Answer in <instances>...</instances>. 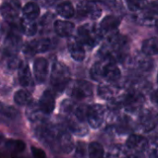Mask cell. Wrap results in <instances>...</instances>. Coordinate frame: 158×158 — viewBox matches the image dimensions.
Segmentation results:
<instances>
[{"label": "cell", "instance_id": "32", "mask_svg": "<svg viewBox=\"0 0 158 158\" xmlns=\"http://www.w3.org/2000/svg\"><path fill=\"white\" fill-rule=\"evenodd\" d=\"M131 129V120L127 116L121 117L117 122V131L119 133H125Z\"/></svg>", "mask_w": 158, "mask_h": 158}, {"label": "cell", "instance_id": "25", "mask_svg": "<svg viewBox=\"0 0 158 158\" xmlns=\"http://www.w3.org/2000/svg\"><path fill=\"white\" fill-rule=\"evenodd\" d=\"M88 156L89 158H104L105 150L103 145L98 142H93L88 146Z\"/></svg>", "mask_w": 158, "mask_h": 158}, {"label": "cell", "instance_id": "12", "mask_svg": "<svg viewBox=\"0 0 158 158\" xmlns=\"http://www.w3.org/2000/svg\"><path fill=\"white\" fill-rule=\"evenodd\" d=\"M51 47V41L47 38H42L31 41L24 49L26 55H30L31 56L36 53H44Z\"/></svg>", "mask_w": 158, "mask_h": 158}, {"label": "cell", "instance_id": "35", "mask_svg": "<svg viewBox=\"0 0 158 158\" xmlns=\"http://www.w3.org/2000/svg\"><path fill=\"white\" fill-rule=\"evenodd\" d=\"M86 155V149H85V144L83 143H78L77 148H76V154L75 156L78 158H83Z\"/></svg>", "mask_w": 158, "mask_h": 158}, {"label": "cell", "instance_id": "24", "mask_svg": "<svg viewBox=\"0 0 158 158\" xmlns=\"http://www.w3.org/2000/svg\"><path fill=\"white\" fill-rule=\"evenodd\" d=\"M14 101L18 106H29L32 101V97L30 92L19 90L14 94Z\"/></svg>", "mask_w": 158, "mask_h": 158}, {"label": "cell", "instance_id": "23", "mask_svg": "<svg viewBox=\"0 0 158 158\" xmlns=\"http://www.w3.org/2000/svg\"><path fill=\"white\" fill-rule=\"evenodd\" d=\"M44 116H45L40 109L38 104H30L27 108V117L32 122H40L43 120Z\"/></svg>", "mask_w": 158, "mask_h": 158}, {"label": "cell", "instance_id": "1", "mask_svg": "<svg viewBox=\"0 0 158 158\" xmlns=\"http://www.w3.org/2000/svg\"><path fill=\"white\" fill-rule=\"evenodd\" d=\"M38 139L56 153L70 154L74 143L69 132L64 128L52 124H44L37 129Z\"/></svg>", "mask_w": 158, "mask_h": 158}, {"label": "cell", "instance_id": "16", "mask_svg": "<svg viewBox=\"0 0 158 158\" xmlns=\"http://www.w3.org/2000/svg\"><path fill=\"white\" fill-rule=\"evenodd\" d=\"M19 81L21 86L27 88V89H31L33 88V81L32 77L31 74V70L29 69V66L24 63H20L19 67Z\"/></svg>", "mask_w": 158, "mask_h": 158}, {"label": "cell", "instance_id": "31", "mask_svg": "<svg viewBox=\"0 0 158 158\" xmlns=\"http://www.w3.org/2000/svg\"><path fill=\"white\" fill-rule=\"evenodd\" d=\"M135 66H137L138 69H140L143 71H148L152 69L153 63L152 60L145 56H138L137 58H135Z\"/></svg>", "mask_w": 158, "mask_h": 158}, {"label": "cell", "instance_id": "34", "mask_svg": "<svg viewBox=\"0 0 158 158\" xmlns=\"http://www.w3.org/2000/svg\"><path fill=\"white\" fill-rule=\"evenodd\" d=\"M129 7L131 10H139L145 6L147 4V0H127Z\"/></svg>", "mask_w": 158, "mask_h": 158}, {"label": "cell", "instance_id": "5", "mask_svg": "<svg viewBox=\"0 0 158 158\" xmlns=\"http://www.w3.org/2000/svg\"><path fill=\"white\" fill-rule=\"evenodd\" d=\"M106 108L102 105L94 104L87 106L86 110V121L91 128L96 130L99 129L105 122Z\"/></svg>", "mask_w": 158, "mask_h": 158}, {"label": "cell", "instance_id": "14", "mask_svg": "<svg viewBox=\"0 0 158 158\" xmlns=\"http://www.w3.org/2000/svg\"><path fill=\"white\" fill-rule=\"evenodd\" d=\"M34 77L38 83H43L45 81L48 74V62L44 57H39L34 61L33 64Z\"/></svg>", "mask_w": 158, "mask_h": 158}, {"label": "cell", "instance_id": "27", "mask_svg": "<svg viewBox=\"0 0 158 158\" xmlns=\"http://www.w3.org/2000/svg\"><path fill=\"white\" fill-rule=\"evenodd\" d=\"M56 12L63 18L69 19L74 16L75 10L73 6L69 2H63L56 6Z\"/></svg>", "mask_w": 158, "mask_h": 158}, {"label": "cell", "instance_id": "39", "mask_svg": "<svg viewBox=\"0 0 158 158\" xmlns=\"http://www.w3.org/2000/svg\"><path fill=\"white\" fill-rule=\"evenodd\" d=\"M156 26H157V31H158V21H157V23H156Z\"/></svg>", "mask_w": 158, "mask_h": 158}, {"label": "cell", "instance_id": "7", "mask_svg": "<svg viewBox=\"0 0 158 158\" xmlns=\"http://www.w3.org/2000/svg\"><path fill=\"white\" fill-rule=\"evenodd\" d=\"M121 77L119 69L116 66L114 61L105 58L101 62V80H106L107 82H117Z\"/></svg>", "mask_w": 158, "mask_h": 158}, {"label": "cell", "instance_id": "11", "mask_svg": "<svg viewBox=\"0 0 158 158\" xmlns=\"http://www.w3.org/2000/svg\"><path fill=\"white\" fill-rule=\"evenodd\" d=\"M102 9L94 2H82L78 6V15L81 17H90L94 19L101 16Z\"/></svg>", "mask_w": 158, "mask_h": 158}, {"label": "cell", "instance_id": "20", "mask_svg": "<svg viewBox=\"0 0 158 158\" xmlns=\"http://www.w3.org/2000/svg\"><path fill=\"white\" fill-rule=\"evenodd\" d=\"M22 13L25 19L30 20H34L40 15V7L34 2H29L24 6L22 9Z\"/></svg>", "mask_w": 158, "mask_h": 158}, {"label": "cell", "instance_id": "6", "mask_svg": "<svg viewBox=\"0 0 158 158\" xmlns=\"http://www.w3.org/2000/svg\"><path fill=\"white\" fill-rule=\"evenodd\" d=\"M138 123L144 132L154 131L158 125V112L154 109H144L141 111Z\"/></svg>", "mask_w": 158, "mask_h": 158}, {"label": "cell", "instance_id": "4", "mask_svg": "<svg viewBox=\"0 0 158 158\" xmlns=\"http://www.w3.org/2000/svg\"><path fill=\"white\" fill-rule=\"evenodd\" d=\"M143 103H144L143 94L135 89L129 91L121 100V106L126 109V111L130 113H135L141 110V108L143 106Z\"/></svg>", "mask_w": 158, "mask_h": 158}, {"label": "cell", "instance_id": "18", "mask_svg": "<svg viewBox=\"0 0 158 158\" xmlns=\"http://www.w3.org/2000/svg\"><path fill=\"white\" fill-rule=\"evenodd\" d=\"M74 24L67 20H56L54 23V29L57 35L61 37H69L72 34Z\"/></svg>", "mask_w": 158, "mask_h": 158}, {"label": "cell", "instance_id": "17", "mask_svg": "<svg viewBox=\"0 0 158 158\" xmlns=\"http://www.w3.org/2000/svg\"><path fill=\"white\" fill-rule=\"evenodd\" d=\"M69 51L72 58L76 61H82L85 57L83 44L78 39H72L69 42Z\"/></svg>", "mask_w": 158, "mask_h": 158}, {"label": "cell", "instance_id": "21", "mask_svg": "<svg viewBox=\"0 0 158 158\" xmlns=\"http://www.w3.org/2000/svg\"><path fill=\"white\" fill-rule=\"evenodd\" d=\"M142 50L146 56L158 55V39L157 38H148L143 41Z\"/></svg>", "mask_w": 158, "mask_h": 158}, {"label": "cell", "instance_id": "38", "mask_svg": "<svg viewBox=\"0 0 158 158\" xmlns=\"http://www.w3.org/2000/svg\"><path fill=\"white\" fill-rule=\"evenodd\" d=\"M128 158H144L143 156V154H136V153H132L131 155L128 156Z\"/></svg>", "mask_w": 158, "mask_h": 158}, {"label": "cell", "instance_id": "26", "mask_svg": "<svg viewBox=\"0 0 158 158\" xmlns=\"http://www.w3.org/2000/svg\"><path fill=\"white\" fill-rule=\"evenodd\" d=\"M105 158H128V155L121 145L113 144L108 148Z\"/></svg>", "mask_w": 158, "mask_h": 158}, {"label": "cell", "instance_id": "28", "mask_svg": "<svg viewBox=\"0 0 158 158\" xmlns=\"http://www.w3.org/2000/svg\"><path fill=\"white\" fill-rule=\"evenodd\" d=\"M5 146L12 153H22L26 149L25 143L20 140H7Z\"/></svg>", "mask_w": 158, "mask_h": 158}, {"label": "cell", "instance_id": "22", "mask_svg": "<svg viewBox=\"0 0 158 158\" xmlns=\"http://www.w3.org/2000/svg\"><path fill=\"white\" fill-rule=\"evenodd\" d=\"M19 28L20 31H22L24 34L29 36L34 35L37 31V25L33 22V20H30L25 18L19 19Z\"/></svg>", "mask_w": 158, "mask_h": 158}, {"label": "cell", "instance_id": "30", "mask_svg": "<svg viewBox=\"0 0 158 158\" xmlns=\"http://www.w3.org/2000/svg\"><path fill=\"white\" fill-rule=\"evenodd\" d=\"M0 114L11 119H15L19 116V112L18 111V109L11 106H6L2 102H0Z\"/></svg>", "mask_w": 158, "mask_h": 158}, {"label": "cell", "instance_id": "10", "mask_svg": "<svg viewBox=\"0 0 158 158\" xmlns=\"http://www.w3.org/2000/svg\"><path fill=\"white\" fill-rule=\"evenodd\" d=\"M148 144L149 143L147 139L140 134H131L126 141L127 148L131 152L136 154H143L147 151Z\"/></svg>", "mask_w": 158, "mask_h": 158}, {"label": "cell", "instance_id": "19", "mask_svg": "<svg viewBox=\"0 0 158 158\" xmlns=\"http://www.w3.org/2000/svg\"><path fill=\"white\" fill-rule=\"evenodd\" d=\"M117 93H118L117 87L110 84L102 83L98 87V95L105 100H108V101L114 100Z\"/></svg>", "mask_w": 158, "mask_h": 158}, {"label": "cell", "instance_id": "13", "mask_svg": "<svg viewBox=\"0 0 158 158\" xmlns=\"http://www.w3.org/2000/svg\"><path fill=\"white\" fill-rule=\"evenodd\" d=\"M38 106L41 109V111L45 115H50L56 106V100H55V96L52 94L51 91L46 90L45 92H44V94H42Z\"/></svg>", "mask_w": 158, "mask_h": 158}, {"label": "cell", "instance_id": "33", "mask_svg": "<svg viewBox=\"0 0 158 158\" xmlns=\"http://www.w3.org/2000/svg\"><path fill=\"white\" fill-rule=\"evenodd\" d=\"M148 158H158V138H155L149 143L147 148Z\"/></svg>", "mask_w": 158, "mask_h": 158}, {"label": "cell", "instance_id": "3", "mask_svg": "<svg viewBox=\"0 0 158 158\" xmlns=\"http://www.w3.org/2000/svg\"><path fill=\"white\" fill-rule=\"evenodd\" d=\"M103 34L100 28L95 25L86 24L78 29V40L84 45L93 47L98 44Z\"/></svg>", "mask_w": 158, "mask_h": 158}, {"label": "cell", "instance_id": "15", "mask_svg": "<svg viewBox=\"0 0 158 158\" xmlns=\"http://www.w3.org/2000/svg\"><path fill=\"white\" fill-rule=\"evenodd\" d=\"M119 24H120L119 19L118 18L110 15V16L106 17L102 20L101 25H100L99 28H100V31H101L103 36L106 35V34H110L111 35V34L115 33V31L118 28Z\"/></svg>", "mask_w": 158, "mask_h": 158}, {"label": "cell", "instance_id": "40", "mask_svg": "<svg viewBox=\"0 0 158 158\" xmlns=\"http://www.w3.org/2000/svg\"><path fill=\"white\" fill-rule=\"evenodd\" d=\"M157 81H158V76H157Z\"/></svg>", "mask_w": 158, "mask_h": 158}, {"label": "cell", "instance_id": "2", "mask_svg": "<svg viewBox=\"0 0 158 158\" xmlns=\"http://www.w3.org/2000/svg\"><path fill=\"white\" fill-rule=\"evenodd\" d=\"M70 80V72L66 65L61 62L54 63L51 71V85L56 92H63Z\"/></svg>", "mask_w": 158, "mask_h": 158}, {"label": "cell", "instance_id": "37", "mask_svg": "<svg viewBox=\"0 0 158 158\" xmlns=\"http://www.w3.org/2000/svg\"><path fill=\"white\" fill-rule=\"evenodd\" d=\"M151 99H152V101H153L155 104L158 105V90L155 91V92L151 94Z\"/></svg>", "mask_w": 158, "mask_h": 158}, {"label": "cell", "instance_id": "36", "mask_svg": "<svg viewBox=\"0 0 158 158\" xmlns=\"http://www.w3.org/2000/svg\"><path fill=\"white\" fill-rule=\"evenodd\" d=\"M31 154L34 156V158H46L45 153L42 149L38 148V147L31 146Z\"/></svg>", "mask_w": 158, "mask_h": 158}, {"label": "cell", "instance_id": "29", "mask_svg": "<svg viewBox=\"0 0 158 158\" xmlns=\"http://www.w3.org/2000/svg\"><path fill=\"white\" fill-rule=\"evenodd\" d=\"M135 20L144 26H151L155 24V18L151 12H138L135 15Z\"/></svg>", "mask_w": 158, "mask_h": 158}, {"label": "cell", "instance_id": "8", "mask_svg": "<svg viewBox=\"0 0 158 158\" xmlns=\"http://www.w3.org/2000/svg\"><path fill=\"white\" fill-rule=\"evenodd\" d=\"M20 12V4L17 0L4 2L0 6V13L8 23H16Z\"/></svg>", "mask_w": 158, "mask_h": 158}, {"label": "cell", "instance_id": "9", "mask_svg": "<svg viewBox=\"0 0 158 158\" xmlns=\"http://www.w3.org/2000/svg\"><path fill=\"white\" fill-rule=\"evenodd\" d=\"M70 95L77 101L87 99L93 95V86L86 81H77L70 90Z\"/></svg>", "mask_w": 158, "mask_h": 158}]
</instances>
